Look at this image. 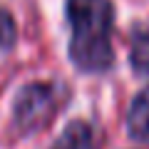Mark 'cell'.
<instances>
[{"label": "cell", "instance_id": "6", "mask_svg": "<svg viewBox=\"0 0 149 149\" xmlns=\"http://www.w3.org/2000/svg\"><path fill=\"white\" fill-rule=\"evenodd\" d=\"M17 37V27H15V20L8 10L0 8V47H10Z\"/></svg>", "mask_w": 149, "mask_h": 149}, {"label": "cell", "instance_id": "3", "mask_svg": "<svg viewBox=\"0 0 149 149\" xmlns=\"http://www.w3.org/2000/svg\"><path fill=\"white\" fill-rule=\"evenodd\" d=\"M127 132L134 142L149 144V87L137 92L127 112Z\"/></svg>", "mask_w": 149, "mask_h": 149}, {"label": "cell", "instance_id": "5", "mask_svg": "<svg viewBox=\"0 0 149 149\" xmlns=\"http://www.w3.org/2000/svg\"><path fill=\"white\" fill-rule=\"evenodd\" d=\"M129 62L137 74H149V20L134 25L129 40Z\"/></svg>", "mask_w": 149, "mask_h": 149}, {"label": "cell", "instance_id": "4", "mask_svg": "<svg viewBox=\"0 0 149 149\" xmlns=\"http://www.w3.org/2000/svg\"><path fill=\"white\" fill-rule=\"evenodd\" d=\"M52 149H100V144H97L95 129L87 122L77 119V122H70L65 127V132L60 134Z\"/></svg>", "mask_w": 149, "mask_h": 149}, {"label": "cell", "instance_id": "2", "mask_svg": "<svg viewBox=\"0 0 149 149\" xmlns=\"http://www.w3.org/2000/svg\"><path fill=\"white\" fill-rule=\"evenodd\" d=\"M67 100L65 87L55 82H30L15 97L13 104V127L17 134H32L42 129L60 112Z\"/></svg>", "mask_w": 149, "mask_h": 149}, {"label": "cell", "instance_id": "1", "mask_svg": "<svg viewBox=\"0 0 149 149\" xmlns=\"http://www.w3.org/2000/svg\"><path fill=\"white\" fill-rule=\"evenodd\" d=\"M70 20V60L80 72H107L114 62L112 0H67Z\"/></svg>", "mask_w": 149, "mask_h": 149}]
</instances>
